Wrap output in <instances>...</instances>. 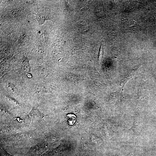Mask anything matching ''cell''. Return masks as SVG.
Listing matches in <instances>:
<instances>
[{
  "label": "cell",
  "mask_w": 156,
  "mask_h": 156,
  "mask_svg": "<svg viewBox=\"0 0 156 156\" xmlns=\"http://www.w3.org/2000/svg\"><path fill=\"white\" fill-rule=\"evenodd\" d=\"M103 50L102 49V46H101L100 48V50L99 56V61H100L102 59V55H103Z\"/></svg>",
  "instance_id": "obj_3"
},
{
  "label": "cell",
  "mask_w": 156,
  "mask_h": 156,
  "mask_svg": "<svg viewBox=\"0 0 156 156\" xmlns=\"http://www.w3.org/2000/svg\"><path fill=\"white\" fill-rule=\"evenodd\" d=\"M28 75V77L29 78H31V77H32V76H31L32 75H31V74H28V75Z\"/></svg>",
  "instance_id": "obj_4"
},
{
  "label": "cell",
  "mask_w": 156,
  "mask_h": 156,
  "mask_svg": "<svg viewBox=\"0 0 156 156\" xmlns=\"http://www.w3.org/2000/svg\"><path fill=\"white\" fill-rule=\"evenodd\" d=\"M67 118L69 119V123L70 125H73L76 121V117L73 114H70L67 116Z\"/></svg>",
  "instance_id": "obj_2"
},
{
  "label": "cell",
  "mask_w": 156,
  "mask_h": 156,
  "mask_svg": "<svg viewBox=\"0 0 156 156\" xmlns=\"http://www.w3.org/2000/svg\"><path fill=\"white\" fill-rule=\"evenodd\" d=\"M36 18L39 25H42L44 24L46 20L45 16L44 14L38 13L36 14Z\"/></svg>",
  "instance_id": "obj_1"
}]
</instances>
